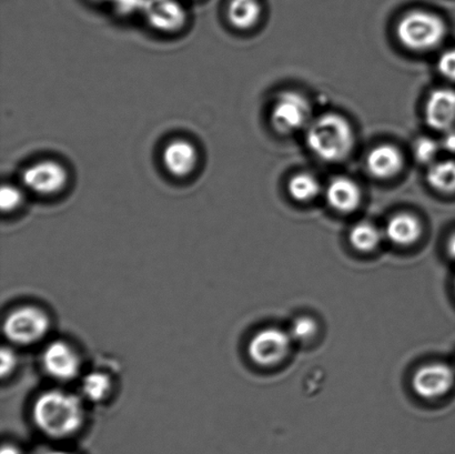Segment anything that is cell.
<instances>
[{
	"label": "cell",
	"mask_w": 455,
	"mask_h": 454,
	"mask_svg": "<svg viewBox=\"0 0 455 454\" xmlns=\"http://www.w3.org/2000/svg\"><path fill=\"white\" fill-rule=\"evenodd\" d=\"M455 384V372L449 364L434 362L419 368L412 377V389L419 397L434 400L443 397Z\"/></svg>",
	"instance_id": "ba28073f"
},
{
	"label": "cell",
	"mask_w": 455,
	"mask_h": 454,
	"mask_svg": "<svg viewBox=\"0 0 455 454\" xmlns=\"http://www.w3.org/2000/svg\"><path fill=\"white\" fill-rule=\"evenodd\" d=\"M292 338L289 331L279 328H266L251 338L248 346L250 359L258 366L272 367L287 357Z\"/></svg>",
	"instance_id": "52a82bcc"
},
{
	"label": "cell",
	"mask_w": 455,
	"mask_h": 454,
	"mask_svg": "<svg viewBox=\"0 0 455 454\" xmlns=\"http://www.w3.org/2000/svg\"><path fill=\"white\" fill-rule=\"evenodd\" d=\"M21 181L31 193L51 197L65 190L69 182V172L57 160L44 159L27 167Z\"/></svg>",
	"instance_id": "8992f818"
},
{
	"label": "cell",
	"mask_w": 455,
	"mask_h": 454,
	"mask_svg": "<svg viewBox=\"0 0 455 454\" xmlns=\"http://www.w3.org/2000/svg\"><path fill=\"white\" fill-rule=\"evenodd\" d=\"M316 332H318V323H315V319L307 317V315L294 320L289 329L292 340L298 342H306L312 339Z\"/></svg>",
	"instance_id": "7402d4cb"
},
{
	"label": "cell",
	"mask_w": 455,
	"mask_h": 454,
	"mask_svg": "<svg viewBox=\"0 0 455 454\" xmlns=\"http://www.w3.org/2000/svg\"><path fill=\"white\" fill-rule=\"evenodd\" d=\"M261 12L259 0H230L227 15L235 28L247 30L260 20Z\"/></svg>",
	"instance_id": "2e32d148"
},
{
	"label": "cell",
	"mask_w": 455,
	"mask_h": 454,
	"mask_svg": "<svg viewBox=\"0 0 455 454\" xmlns=\"http://www.w3.org/2000/svg\"><path fill=\"white\" fill-rule=\"evenodd\" d=\"M349 239L356 251L363 252L373 251L382 242L381 230L371 222L363 221L352 227Z\"/></svg>",
	"instance_id": "ac0fdd59"
},
{
	"label": "cell",
	"mask_w": 455,
	"mask_h": 454,
	"mask_svg": "<svg viewBox=\"0 0 455 454\" xmlns=\"http://www.w3.org/2000/svg\"><path fill=\"white\" fill-rule=\"evenodd\" d=\"M2 366H0V373L2 377L11 376L12 371L15 370L18 363L17 354L15 351L8 346H4L2 349Z\"/></svg>",
	"instance_id": "d4e9b609"
},
{
	"label": "cell",
	"mask_w": 455,
	"mask_h": 454,
	"mask_svg": "<svg viewBox=\"0 0 455 454\" xmlns=\"http://www.w3.org/2000/svg\"><path fill=\"white\" fill-rule=\"evenodd\" d=\"M148 18L158 28H177L185 21V12L177 0H151L147 6Z\"/></svg>",
	"instance_id": "9a60e30c"
},
{
	"label": "cell",
	"mask_w": 455,
	"mask_h": 454,
	"mask_svg": "<svg viewBox=\"0 0 455 454\" xmlns=\"http://www.w3.org/2000/svg\"><path fill=\"white\" fill-rule=\"evenodd\" d=\"M42 362L47 375L61 382L74 380L82 367L77 351L67 342L60 340L46 346Z\"/></svg>",
	"instance_id": "9c48e42d"
},
{
	"label": "cell",
	"mask_w": 455,
	"mask_h": 454,
	"mask_svg": "<svg viewBox=\"0 0 455 454\" xmlns=\"http://www.w3.org/2000/svg\"><path fill=\"white\" fill-rule=\"evenodd\" d=\"M113 389V381L104 372H91L84 378L82 390L84 397L91 402H100L108 397Z\"/></svg>",
	"instance_id": "ffe728a7"
},
{
	"label": "cell",
	"mask_w": 455,
	"mask_h": 454,
	"mask_svg": "<svg viewBox=\"0 0 455 454\" xmlns=\"http://www.w3.org/2000/svg\"><path fill=\"white\" fill-rule=\"evenodd\" d=\"M420 220L411 213H398L387 221L385 235L389 242L396 246L407 247L416 243L421 237Z\"/></svg>",
	"instance_id": "5bb4252c"
},
{
	"label": "cell",
	"mask_w": 455,
	"mask_h": 454,
	"mask_svg": "<svg viewBox=\"0 0 455 454\" xmlns=\"http://www.w3.org/2000/svg\"><path fill=\"white\" fill-rule=\"evenodd\" d=\"M24 203V193L16 185L4 184L0 190V207L4 212L17 211Z\"/></svg>",
	"instance_id": "603a6c76"
},
{
	"label": "cell",
	"mask_w": 455,
	"mask_h": 454,
	"mask_svg": "<svg viewBox=\"0 0 455 454\" xmlns=\"http://www.w3.org/2000/svg\"><path fill=\"white\" fill-rule=\"evenodd\" d=\"M290 195L299 203H307L318 197L321 185L318 179L309 172H300L289 180Z\"/></svg>",
	"instance_id": "d6986e66"
},
{
	"label": "cell",
	"mask_w": 455,
	"mask_h": 454,
	"mask_svg": "<svg viewBox=\"0 0 455 454\" xmlns=\"http://www.w3.org/2000/svg\"><path fill=\"white\" fill-rule=\"evenodd\" d=\"M426 122L436 131H448L455 127V91L438 88L430 93L426 104Z\"/></svg>",
	"instance_id": "8fae6325"
},
{
	"label": "cell",
	"mask_w": 455,
	"mask_h": 454,
	"mask_svg": "<svg viewBox=\"0 0 455 454\" xmlns=\"http://www.w3.org/2000/svg\"><path fill=\"white\" fill-rule=\"evenodd\" d=\"M454 288H455V282H454Z\"/></svg>",
	"instance_id": "f1b7e54d"
},
{
	"label": "cell",
	"mask_w": 455,
	"mask_h": 454,
	"mask_svg": "<svg viewBox=\"0 0 455 454\" xmlns=\"http://www.w3.org/2000/svg\"><path fill=\"white\" fill-rule=\"evenodd\" d=\"M441 148L443 147H441L440 142L429 137H423L414 144V157L419 163L432 164L436 162Z\"/></svg>",
	"instance_id": "44dd1931"
},
{
	"label": "cell",
	"mask_w": 455,
	"mask_h": 454,
	"mask_svg": "<svg viewBox=\"0 0 455 454\" xmlns=\"http://www.w3.org/2000/svg\"><path fill=\"white\" fill-rule=\"evenodd\" d=\"M329 206L341 213L354 212L363 200L360 187L347 177H336L325 188Z\"/></svg>",
	"instance_id": "7c38bea8"
},
{
	"label": "cell",
	"mask_w": 455,
	"mask_h": 454,
	"mask_svg": "<svg viewBox=\"0 0 455 454\" xmlns=\"http://www.w3.org/2000/svg\"><path fill=\"white\" fill-rule=\"evenodd\" d=\"M51 328V319L43 309L24 306L12 311L4 323V335L17 346L37 344L46 337Z\"/></svg>",
	"instance_id": "277c9868"
},
{
	"label": "cell",
	"mask_w": 455,
	"mask_h": 454,
	"mask_svg": "<svg viewBox=\"0 0 455 454\" xmlns=\"http://www.w3.org/2000/svg\"><path fill=\"white\" fill-rule=\"evenodd\" d=\"M311 122V106L305 96L285 92L276 98L271 109V123L276 131L289 135L307 129Z\"/></svg>",
	"instance_id": "5b68a950"
},
{
	"label": "cell",
	"mask_w": 455,
	"mask_h": 454,
	"mask_svg": "<svg viewBox=\"0 0 455 454\" xmlns=\"http://www.w3.org/2000/svg\"><path fill=\"white\" fill-rule=\"evenodd\" d=\"M427 184L443 194L455 193V160H440L430 164L427 173Z\"/></svg>",
	"instance_id": "e0dca14e"
},
{
	"label": "cell",
	"mask_w": 455,
	"mask_h": 454,
	"mask_svg": "<svg viewBox=\"0 0 455 454\" xmlns=\"http://www.w3.org/2000/svg\"><path fill=\"white\" fill-rule=\"evenodd\" d=\"M307 145L323 162L338 163L354 149L355 138L351 124L338 114H323L307 128Z\"/></svg>",
	"instance_id": "7a4b0ae2"
},
{
	"label": "cell",
	"mask_w": 455,
	"mask_h": 454,
	"mask_svg": "<svg viewBox=\"0 0 455 454\" xmlns=\"http://www.w3.org/2000/svg\"><path fill=\"white\" fill-rule=\"evenodd\" d=\"M447 31L443 18L425 11L405 13L396 27L401 44L414 52H427L440 46L447 37Z\"/></svg>",
	"instance_id": "3957f363"
},
{
	"label": "cell",
	"mask_w": 455,
	"mask_h": 454,
	"mask_svg": "<svg viewBox=\"0 0 455 454\" xmlns=\"http://www.w3.org/2000/svg\"><path fill=\"white\" fill-rule=\"evenodd\" d=\"M441 147L449 154L455 155V127L444 132Z\"/></svg>",
	"instance_id": "484cf974"
},
{
	"label": "cell",
	"mask_w": 455,
	"mask_h": 454,
	"mask_svg": "<svg viewBox=\"0 0 455 454\" xmlns=\"http://www.w3.org/2000/svg\"><path fill=\"white\" fill-rule=\"evenodd\" d=\"M448 252L449 255L455 259V234L450 237L448 242Z\"/></svg>",
	"instance_id": "4316f807"
},
{
	"label": "cell",
	"mask_w": 455,
	"mask_h": 454,
	"mask_svg": "<svg viewBox=\"0 0 455 454\" xmlns=\"http://www.w3.org/2000/svg\"><path fill=\"white\" fill-rule=\"evenodd\" d=\"M198 163V149L193 142L184 139V138H178L164 146L163 163L172 176L189 177L197 169Z\"/></svg>",
	"instance_id": "30bf717a"
},
{
	"label": "cell",
	"mask_w": 455,
	"mask_h": 454,
	"mask_svg": "<svg viewBox=\"0 0 455 454\" xmlns=\"http://www.w3.org/2000/svg\"><path fill=\"white\" fill-rule=\"evenodd\" d=\"M436 68L443 77L455 83V48L443 52L436 61Z\"/></svg>",
	"instance_id": "cb8c5ba5"
},
{
	"label": "cell",
	"mask_w": 455,
	"mask_h": 454,
	"mask_svg": "<svg viewBox=\"0 0 455 454\" xmlns=\"http://www.w3.org/2000/svg\"><path fill=\"white\" fill-rule=\"evenodd\" d=\"M403 163L401 151L396 147L387 144L374 147L365 160L368 171L378 179H390L398 175Z\"/></svg>",
	"instance_id": "4fadbf2b"
},
{
	"label": "cell",
	"mask_w": 455,
	"mask_h": 454,
	"mask_svg": "<svg viewBox=\"0 0 455 454\" xmlns=\"http://www.w3.org/2000/svg\"><path fill=\"white\" fill-rule=\"evenodd\" d=\"M33 420L38 430L49 438H69L84 425L83 402L67 391H44L34 403Z\"/></svg>",
	"instance_id": "6da1fadb"
},
{
	"label": "cell",
	"mask_w": 455,
	"mask_h": 454,
	"mask_svg": "<svg viewBox=\"0 0 455 454\" xmlns=\"http://www.w3.org/2000/svg\"><path fill=\"white\" fill-rule=\"evenodd\" d=\"M2 454H20L13 447H4Z\"/></svg>",
	"instance_id": "83f0119b"
}]
</instances>
